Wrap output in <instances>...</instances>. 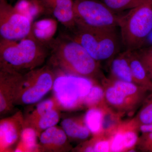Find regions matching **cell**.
<instances>
[{"label":"cell","mask_w":152,"mask_h":152,"mask_svg":"<svg viewBox=\"0 0 152 152\" xmlns=\"http://www.w3.org/2000/svg\"><path fill=\"white\" fill-rule=\"evenodd\" d=\"M117 28L97 29L76 26L68 35L83 47L97 61L110 60L119 53L122 45Z\"/></svg>","instance_id":"3"},{"label":"cell","mask_w":152,"mask_h":152,"mask_svg":"<svg viewBox=\"0 0 152 152\" xmlns=\"http://www.w3.org/2000/svg\"><path fill=\"white\" fill-rule=\"evenodd\" d=\"M60 110L59 108L53 109L29 123H25V126L33 128L39 137L44 131L55 126L58 123L60 119Z\"/></svg>","instance_id":"18"},{"label":"cell","mask_w":152,"mask_h":152,"mask_svg":"<svg viewBox=\"0 0 152 152\" xmlns=\"http://www.w3.org/2000/svg\"><path fill=\"white\" fill-rule=\"evenodd\" d=\"M148 72V74L149 76L150 79L151 80L152 82V68L149 69L147 71Z\"/></svg>","instance_id":"31"},{"label":"cell","mask_w":152,"mask_h":152,"mask_svg":"<svg viewBox=\"0 0 152 152\" xmlns=\"http://www.w3.org/2000/svg\"><path fill=\"white\" fill-rule=\"evenodd\" d=\"M152 94L146 99L143 106L134 120L138 126L152 124Z\"/></svg>","instance_id":"25"},{"label":"cell","mask_w":152,"mask_h":152,"mask_svg":"<svg viewBox=\"0 0 152 152\" xmlns=\"http://www.w3.org/2000/svg\"><path fill=\"white\" fill-rule=\"evenodd\" d=\"M48 12L52 14L66 28L72 30L76 26L74 0H40Z\"/></svg>","instance_id":"12"},{"label":"cell","mask_w":152,"mask_h":152,"mask_svg":"<svg viewBox=\"0 0 152 152\" xmlns=\"http://www.w3.org/2000/svg\"><path fill=\"white\" fill-rule=\"evenodd\" d=\"M14 7L32 22L36 18L48 12L40 0H18Z\"/></svg>","instance_id":"21"},{"label":"cell","mask_w":152,"mask_h":152,"mask_svg":"<svg viewBox=\"0 0 152 152\" xmlns=\"http://www.w3.org/2000/svg\"><path fill=\"white\" fill-rule=\"evenodd\" d=\"M101 135L102 134L94 136V137L91 141L86 142L93 148L94 152H110V138H104L101 137Z\"/></svg>","instance_id":"27"},{"label":"cell","mask_w":152,"mask_h":152,"mask_svg":"<svg viewBox=\"0 0 152 152\" xmlns=\"http://www.w3.org/2000/svg\"><path fill=\"white\" fill-rule=\"evenodd\" d=\"M32 21L12 6L8 0H0L1 38L22 39L32 33Z\"/></svg>","instance_id":"8"},{"label":"cell","mask_w":152,"mask_h":152,"mask_svg":"<svg viewBox=\"0 0 152 152\" xmlns=\"http://www.w3.org/2000/svg\"><path fill=\"white\" fill-rule=\"evenodd\" d=\"M56 108L60 109L56 101L53 97L42 101L38 104L35 108L28 113L26 117H25V123H29L46 113Z\"/></svg>","instance_id":"22"},{"label":"cell","mask_w":152,"mask_h":152,"mask_svg":"<svg viewBox=\"0 0 152 152\" xmlns=\"http://www.w3.org/2000/svg\"><path fill=\"white\" fill-rule=\"evenodd\" d=\"M136 51L147 71L152 68V45L143 47L136 50Z\"/></svg>","instance_id":"28"},{"label":"cell","mask_w":152,"mask_h":152,"mask_svg":"<svg viewBox=\"0 0 152 152\" xmlns=\"http://www.w3.org/2000/svg\"><path fill=\"white\" fill-rule=\"evenodd\" d=\"M84 117V121L87 128L94 136L103 134L102 129L103 110L102 105L88 108Z\"/></svg>","instance_id":"20"},{"label":"cell","mask_w":152,"mask_h":152,"mask_svg":"<svg viewBox=\"0 0 152 152\" xmlns=\"http://www.w3.org/2000/svg\"><path fill=\"white\" fill-rule=\"evenodd\" d=\"M129 63L134 83L151 91V80L136 50L130 51Z\"/></svg>","instance_id":"15"},{"label":"cell","mask_w":152,"mask_h":152,"mask_svg":"<svg viewBox=\"0 0 152 152\" xmlns=\"http://www.w3.org/2000/svg\"><path fill=\"white\" fill-rule=\"evenodd\" d=\"M138 143L140 148L145 151L152 152V132L142 133Z\"/></svg>","instance_id":"29"},{"label":"cell","mask_w":152,"mask_h":152,"mask_svg":"<svg viewBox=\"0 0 152 152\" xmlns=\"http://www.w3.org/2000/svg\"><path fill=\"white\" fill-rule=\"evenodd\" d=\"M8 1H13V0H8Z\"/></svg>","instance_id":"32"},{"label":"cell","mask_w":152,"mask_h":152,"mask_svg":"<svg viewBox=\"0 0 152 152\" xmlns=\"http://www.w3.org/2000/svg\"><path fill=\"white\" fill-rule=\"evenodd\" d=\"M104 95L105 90L100 86L94 84L84 99L83 106L90 108L101 106L104 103Z\"/></svg>","instance_id":"23"},{"label":"cell","mask_w":152,"mask_h":152,"mask_svg":"<svg viewBox=\"0 0 152 152\" xmlns=\"http://www.w3.org/2000/svg\"><path fill=\"white\" fill-rule=\"evenodd\" d=\"M74 11L76 26L91 28H118L123 15L100 0H74Z\"/></svg>","instance_id":"6"},{"label":"cell","mask_w":152,"mask_h":152,"mask_svg":"<svg viewBox=\"0 0 152 152\" xmlns=\"http://www.w3.org/2000/svg\"><path fill=\"white\" fill-rule=\"evenodd\" d=\"M118 28L125 50H136L142 48L152 32V0H145L123 14Z\"/></svg>","instance_id":"4"},{"label":"cell","mask_w":152,"mask_h":152,"mask_svg":"<svg viewBox=\"0 0 152 152\" xmlns=\"http://www.w3.org/2000/svg\"><path fill=\"white\" fill-rule=\"evenodd\" d=\"M56 77L48 66L37 68L23 74L15 104L26 105L38 102L53 89Z\"/></svg>","instance_id":"7"},{"label":"cell","mask_w":152,"mask_h":152,"mask_svg":"<svg viewBox=\"0 0 152 152\" xmlns=\"http://www.w3.org/2000/svg\"><path fill=\"white\" fill-rule=\"evenodd\" d=\"M116 12L121 13L134 8L145 0H100Z\"/></svg>","instance_id":"24"},{"label":"cell","mask_w":152,"mask_h":152,"mask_svg":"<svg viewBox=\"0 0 152 152\" xmlns=\"http://www.w3.org/2000/svg\"><path fill=\"white\" fill-rule=\"evenodd\" d=\"M139 129L142 133L152 132V124L149 125H143L139 126Z\"/></svg>","instance_id":"30"},{"label":"cell","mask_w":152,"mask_h":152,"mask_svg":"<svg viewBox=\"0 0 152 152\" xmlns=\"http://www.w3.org/2000/svg\"><path fill=\"white\" fill-rule=\"evenodd\" d=\"M112 134V136L110 138V152L125 151L124 137L119 125Z\"/></svg>","instance_id":"26"},{"label":"cell","mask_w":152,"mask_h":152,"mask_svg":"<svg viewBox=\"0 0 152 152\" xmlns=\"http://www.w3.org/2000/svg\"><path fill=\"white\" fill-rule=\"evenodd\" d=\"M39 138L40 152H66L71 148L64 131L56 126L44 131Z\"/></svg>","instance_id":"11"},{"label":"cell","mask_w":152,"mask_h":152,"mask_svg":"<svg viewBox=\"0 0 152 152\" xmlns=\"http://www.w3.org/2000/svg\"><path fill=\"white\" fill-rule=\"evenodd\" d=\"M23 74L0 64V114L12 111Z\"/></svg>","instance_id":"9"},{"label":"cell","mask_w":152,"mask_h":152,"mask_svg":"<svg viewBox=\"0 0 152 152\" xmlns=\"http://www.w3.org/2000/svg\"><path fill=\"white\" fill-rule=\"evenodd\" d=\"M48 45L51 50L50 64L66 74L92 80L99 74V62L67 34L53 39Z\"/></svg>","instance_id":"1"},{"label":"cell","mask_w":152,"mask_h":152,"mask_svg":"<svg viewBox=\"0 0 152 152\" xmlns=\"http://www.w3.org/2000/svg\"><path fill=\"white\" fill-rule=\"evenodd\" d=\"M37 134L33 128L25 126L14 152H40Z\"/></svg>","instance_id":"19"},{"label":"cell","mask_w":152,"mask_h":152,"mask_svg":"<svg viewBox=\"0 0 152 152\" xmlns=\"http://www.w3.org/2000/svg\"><path fill=\"white\" fill-rule=\"evenodd\" d=\"M25 127V117L21 111L0 121V152L14 151Z\"/></svg>","instance_id":"10"},{"label":"cell","mask_w":152,"mask_h":152,"mask_svg":"<svg viewBox=\"0 0 152 152\" xmlns=\"http://www.w3.org/2000/svg\"><path fill=\"white\" fill-rule=\"evenodd\" d=\"M61 125L68 137L72 140H84L91 134L85 124L83 119L66 118L61 122Z\"/></svg>","instance_id":"16"},{"label":"cell","mask_w":152,"mask_h":152,"mask_svg":"<svg viewBox=\"0 0 152 152\" xmlns=\"http://www.w3.org/2000/svg\"><path fill=\"white\" fill-rule=\"evenodd\" d=\"M130 51L125 50L120 52L110 60L112 78L134 83L130 65Z\"/></svg>","instance_id":"13"},{"label":"cell","mask_w":152,"mask_h":152,"mask_svg":"<svg viewBox=\"0 0 152 152\" xmlns=\"http://www.w3.org/2000/svg\"><path fill=\"white\" fill-rule=\"evenodd\" d=\"M18 41L1 38L0 64L22 73L43 64L49 54L47 45L38 40L32 32Z\"/></svg>","instance_id":"2"},{"label":"cell","mask_w":152,"mask_h":152,"mask_svg":"<svg viewBox=\"0 0 152 152\" xmlns=\"http://www.w3.org/2000/svg\"><path fill=\"white\" fill-rule=\"evenodd\" d=\"M109 82L110 86L105 90L104 99L110 106L121 111H124L132 109L137 103L138 102L128 96L122 91Z\"/></svg>","instance_id":"14"},{"label":"cell","mask_w":152,"mask_h":152,"mask_svg":"<svg viewBox=\"0 0 152 152\" xmlns=\"http://www.w3.org/2000/svg\"><path fill=\"white\" fill-rule=\"evenodd\" d=\"M94 83L92 79L68 74L56 77L53 97L60 110H73L83 106V101Z\"/></svg>","instance_id":"5"},{"label":"cell","mask_w":152,"mask_h":152,"mask_svg":"<svg viewBox=\"0 0 152 152\" xmlns=\"http://www.w3.org/2000/svg\"><path fill=\"white\" fill-rule=\"evenodd\" d=\"M57 22L54 19L40 20L33 24L32 32L40 42L48 45L56 31Z\"/></svg>","instance_id":"17"}]
</instances>
